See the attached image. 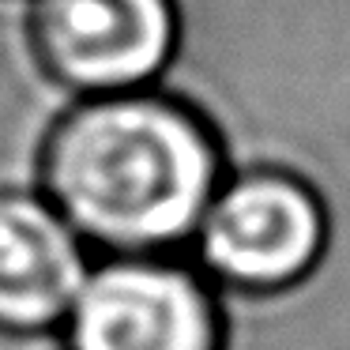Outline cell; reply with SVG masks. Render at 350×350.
Instances as JSON below:
<instances>
[{
    "instance_id": "obj_4",
    "label": "cell",
    "mask_w": 350,
    "mask_h": 350,
    "mask_svg": "<svg viewBox=\"0 0 350 350\" xmlns=\"http://www.w3.org/2000/svg\"><path fill=\"white\" fill-rule=\"evenodd\" d=\"M42 64L79 98L144 91L177 46L174 0H31Z\"/></svg>"
},
{
    "instance_id": "obj_2",
    "label": "cell",
    "mask_w": 350,
    "mask_h": 350,
    "mask_svg": "<svg viewBox=\"0 0 350 350\" xmlns=\"http://www.w3.org/2000/svg\"><path fill=\"white\" fill-rule=\"evenodd\" d=\"M64 350H222L215 282L177 252L106 256L91 267Z\"/></svg>"
},
{
    "instance_id": "obj_1",
    "label": "cell",
    "mask_w": 350,
    "mask_h": 350,
    "mask_svg": "<svg viewBox=\"0 0 350 350\" xmlns=\"http://www.w3.org/2000/svg\"><path fill=\"white\" fill-rule=\"evenodd\" d=\"M226 166L207 124L151 91L79 98L42 154V192L94 252H181Z\"/></svg>"
},
{
    "instance_id": "obj_5",
    "label": "cell",
    "mask_w": 350,
    "mask_h": 350,
    "mask_svg": "<svg viewBox=\"0 0 350 350\" xmlns=\"http://www.w3.org/2000/svg\"><path fill=\"white\" fill-rule=\"evenodd\" d=\"M91 252L42 189H0V335H61L94 267Z\"/></svg>"
},
{
    "instance_id": "obj_3",
    "label": "cell",
    "mask_w": 350,
    "mask_h": 350,
    "mask_svg": "<svg viewBox=\"0 0 350 350\" xmlns=\"http://www.w3.org/2000/svg\"><path fill=\"white\" fill-rule=\"evenodd\" d=\"M192 264L237 290H282L312 271L324 211L305 181L279 170L230 174L192 237Z\"/></svg>"
}]
</instances>
